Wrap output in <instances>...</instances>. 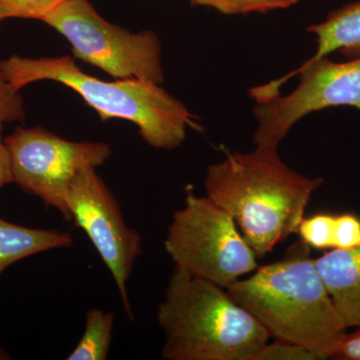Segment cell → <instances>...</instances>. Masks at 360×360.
Returning a JSON list of instances; mask_svg holds the SVG:
<instances>
[{
	"mask_svg": "<svg viewBox=\"0 0 360 360\" xmlns=\"http://www.w3.org/2000/svg\"><path fill=\"white\" fill-rule=\"evenodd\" d=\"M335 215L319 213L314 217H303L297 232L302 241L316 250L335 248Z\"/></svg>",
	"mask_w": 360,
	"mask_h": 360,
	"instance_id": "9a60e30c",
	"label": "cell"
},
{
	"mask_svg": "<svg viewBox=\"0 0 360 360\" xmlns=\"http://www.w3.org/2000/svg\"><path fill=\"white\" fill-rule=\"evenodd\" d=\"M0 71L16 89L34 82H58L77 92L103 122L124 120L134 123L148 146L172 150L186 141L195 116L160 84L139 79L105 82L84 72L70 56L23 58L0 60Z\"/></svg>",
	"mask_w": 360,
	"mask_h": 360,
	"instance_id": "277c9868",
	"label": "cell"
},
{
	"mask_svg": "<svg viewBox=\"0 0 360 360\" xmlns=\"http://www.w3.org/2000/svg\"><path fill=\"white\" fill-rule=\"evenodd\" d=\"M4 141L13 184L68 220L65 200L73 180L84 170L103 165L112 153L105 142L66 141L44 127H16Z\"/></svg>",
	"mask_w": 360,
	"mask_h": 360,
	"instance_id": "ba28073f",
	"label": "cell"
},
{
	"mask_svg": "<svg viewBox=\"0 0 360 360\" xmlns=\"http://www.w3.org/2000/svg\"><path fill=\"white\" fill-rule=\"evenodd\" d=\"M278 148L236 153L206 170L205 195L231 214L257 258L297 232L322 177L298 174Z\"/></svg>",
	"mask_w": 360,
	"mask_h": 360,
	"instance_id": "6da1fadb",
	"label": "cell"
},
{
	"mask_svg": "<svg viewBox=\"0 0 360 360\" xmlns=\"http://www.w3.org/2000/svg\"><path fill=\"white\" fill-rule=\"evenodd\" d=\"M11 355L6 352L4 348L0 347V360H8L11 359Z\"/></svg>",
	"mask_w": 360,
	"mask_h": 360,
	"instance_id": "7402d4cb",
	"label": "cell"
},
{
	"mask_svg": "<svg viewBox=\"0 0 360 360\" xmlns=\"http://www.w3.org/2000/svg\"><path fill=\"white\" fill-rule=\"evenodd\" d=\"M65 0H0V22L8 18L41 21Z\"/></svg>",
	"mask_w": 360,
	"mask_h": 360,
	"instance_id": "2e32d148",
	"label": "cell"
},
{
	"mask_svg": "<svg viewBox=\"0 0 360 360\" xmlns=\"http://www.w3.org/2000/svg\"><path fill=\"white\" fill-rule=\"evenodd\" d=\"M167 360H255L269 341L226 290L174 267L156 312Z\"/></svg>",
	"mask_w": 360,
	"mask_h": 360,
	"instance_id": "3957f363",
	"label": "cell"
},
{
	"mask_svg": "<svg viewBox=\"0 0 360 360\" xmlns=\"http://www.w3.org/2000/svg\"><path fill=\"white\" fill-rule=\"evenodd\" d=\"M329 359L360 360V326L354 333H345L336 343Z\"/></svg>",
	"mask_w": 360,
	"mask_h": 360,
	"instance_id": "ffe728a7",
	"label": "cell"
},
{
	"mask_svg": "<svg viewBox=\"0 0 360 360\" xmlns=\"http://www.w3.org/2000/svg\"><path fill=\"white\" fill-rule=\"evenodd\" d=\"M65 202L70 220L89 236L110 270L127 316L134 319L127 285L142 255L141 234L125 222L120 202L96 168L75 177Z\"/></svg>",
	"mask_w": 360,
	"mask_h": 360,
	"instance_id": "9c48e42d",
	"label": "cell"
},
{
	"mask_svg": "<svg viewBox=\"0 0 360 360\" xmlns=\"http://www.w3.org/2000/svg\"><path fill=\"white\" fill-rule=\"evenodd\" d=\"M115 314L91 309L85 316L84 335L68 360H105L112 342Z\"/></svg>",
	"mask_w": 360,
	"mask_h": 360,
	"instance_id": "4fadbf2b",
	"label": "cell"
},
{
	"mask_svg": "<svg viewBox=\"0 0 360 360\" xmlns=\"http://www.w3.org/2000/svg\"><path fill=\"white\" fill-rule=\"evenodd\" d=\"M323 355L303 345L276 340L266 343L255 355V360H322Z\"/></svg>",
	"mask_w": 360,
	"mask_h": 360,
	"instance_id": "ac0fdd59",
	"label": "cell"
},
{
	"mask_svg": "<svg viewBox=\"0 0 360 360\" xmlns=\"http://www.w3.org/2000/svg\"><path fill=\"white\" fill-rule=\"evenodd\" d=\"M25 117V104L20 90L9 84L0 71V134L4 125L22 122Z\"/></svg>",
	"mask_w": 360,
	"mask_h": 360,
	"instance_id": "e0dca14e",
	"label": "cell"
},
{
	"mask_svg": "<svg viewBox=\"0 0 360 360\" xmlns=\"http://www.w3.org/2000/svg\"><path fill=\"white\" fill-rule=\"evenodd\" d=\"M41 21L68 40L75 58L115 79L165 80L158 35L110 23L89 0H65Z\"/></svg>",
	"mask_w": 360,
	"mask_h": 360,
	"instance_id": "52a82bcc",
	"label": "cell"
},
{
	"mask_svg": "<svg viewBox=\"0 0 360 360\" xmlns=\"http://www.w3.org/2000/svg\"><path fill=\"white\" fill-rule=\"evenodd\" d=\"M300 0H191L194 6H205L226 15L266 13L290 8Z\"/></svg>",
	"mask_w": 360,
	"mask_h": 360,
	"instance_id": "5bb4252c",
	"label": "cell"
},
{
	"mask_svg": "<svg viewBox=\"0 0 360 360\" xmlns=\"http://www.w3.org/2000/svg\"><path fill=\"white\" fill-rule=\"evenodd\" d=\"M70 232L32 229L11 224L0 217V276L11 264L58 248L72 245Z\"/></svg>",
	"mask_w": 360,
	"mask_h": 360,
	"instance_id": "8fae6325",
	"label": "cell"
},
{
	"mask_svg": "<svg viewBox=\"0 0 360 360\" xmlns=\"http://www.w3.org/2000/svg\"><path fill=\"white\" fill-rule=\"evenodd\" d=\"M333 243L338 250H352L360 246V219L354 214L336 215Z\"/></svg>",
	"mask_w": 360,
	"mask_h": 360,
	"instance_id": "d6986e66",
	"label": "cell"
},
{
	"mask_svg": "<svg viewBox=\"0 0 360 360\" xmlns=\"http://www.w3.org/2000/svg\"><path fill=\"white\" fill-rule=\"evenodd\" d=\"M329 295L347 328L360 326V246L335 250L314 259Z\"/></svg>",
	"mask_w": 360,
	"mask_h": 360,
	"instance_id": "30bf717a",
	"label": "cell"
},
{
	"mask_svg": "<svg viewBox=\"0 0 360 360\" xmlns=\"http://www.w3.org/2000/svg\"><path fill=\"white\" fill-rule=\"evenodd\" d=\"M163 245L175 267L221 288L258 269L255 251L231 214L193 191L174 212Z\"/></svg>",
	"mask_w": 360,
	"mask_h": 360,
	"instance_id": "8992f818",
	"label": "cell"
},
{
	"mask_svg": "<svg viewBox=\"0 0 360 360\" xmlns=\"http://www.w3.org/2000/svg\"><path fill=\"white\" fill-rule=\"evenodd\" d=\"M255 101L257 146L278 148L303 117L335 106L360 110V56L345 63L309 59L290 75L250 89Z\"/></svg>",
	"mask_w": 360,
	"mask_h": 360,
	"instance_id": "5b68a950",
	"label": "cell"
},
{
	"mask_svg": "<svg viewBox=\"0 0 360 360\" xmlns=\"http://www.w3.org/2000/svg\"><path fill=\"white\" fill-rule=\"evenodd\" d=\"M307 32L315 35L317 49L310 59L326 58L340 51L349 58L360 56V1L335 9L326 20L309 26Z\"/></svg>",
	"mask_w": 360,
	"mask_h": 360,
	"instance_id": "7c38bea8",
	"label": "cell"
},
{
	"mask_svg": "<svg viewBox=\"0 0 360 360\" xmlns=\"http://www.w3.org/2000/svg\"><path fill=\"white\" fill-rule=\"evenodd\" d=\"M9 184H13L11 155H9L6 141L0 134V189Z\"/></svg>",
	"mask_w": 360,
	"mask_h": 360,
	"instance_id": "44dd1931",
	"label": "cell"
},
{
	"mask_svg": "<svg viewBox=\"0 0 360 360\" xmlns=\"http://www.w3.org/2000/svg\"><path fill=\"white\" fill-rule=\"evenodd\" d=\"M250 311L270 338L303 345L330 357L347 326L329 295L310 248L295 243L279 262L224 288Z\"/></svg>",
	"mask_w": 360,
	"mask_h": 360,
	"instance_id": "7a4b0ae2",
	"label": "cell"
}]
</instances>
